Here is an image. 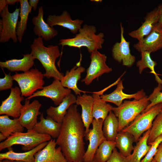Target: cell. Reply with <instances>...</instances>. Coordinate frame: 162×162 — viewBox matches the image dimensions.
Here are the masks:
<instances>
[{
  "label": "cell",
  "mask_w": 162,
  "mask_h": 162,
  "mask_svg": "<svg viewBox=\"0 0 162 162\" xmlns=\"http://www.w3.org/2000/svg\"><path fill=\"white\" fill-rule=\"evenodd\" d=\"M77 106L73 104L68 110L56 140L68 162H83L85 152V127Z\"/></svg>",
  "instance_id": "6da1fadb"
},
{
  "label": "cell",
  "mask_w": 162,
  "mask_h": 162,
  "mask_svg": "<svg viewBox=\"0 0 162 162\" xmlns=\"http://www.w3.org/2000/svg\"><path fill=\"white\" fill-rule=\"evenodd\" d=\"M30 47V53L35 59L40 62L45 70L44 76L48 79L53 77L61 81L64 75L58 70L55 65L56 59L61 55L58 46L51 45L45 46L43 39L38 37L34 39Z\"/></svg>",
  "instance_id": "7a4b0ae2"
},
{
  "label": "cell",
  "mask_w": 162,
  "mask_h": 162,
  "mask_svg": "<svg viewBox=\"0 0 162 162\" xmlns=\"http://www.w3.org/2000/svg\"><path fill=\"white\" fill-rule=\"evenodd\" d=\"M78 32L73 38L60 39L58 45L79 48L85 47L90 53L102 48L104 34L103 32L96 34L94 26L85 24Z\"/></svg>",
  "instance_id": "3957f363"
},
{
  "label": "cell",
  "mask_w": 162,
  "mask_h": 162,
  "mask_svg": "<svg viewBox=\"0 0 162 162\" xmlns=\"http://www.w3.org/2000/svg\"><path fill=\"white\" fill-rule=\"evenodd\" d=\"M150 102L147 96L133 100H125L119 106L113 107L112 111L118 118V132L128 126L146 108Z\"/></svg>",
  "instance_id": "277c9868"
},
{
  "label": "cell",
  "mask_w": 162,
  "mask_h": 162,
  "mask_svg": "<svg viewBox=\"0 0 162 162\" xmlns=\"http://www.w3.org/2000/svg\"><path fill=\"white\" fill-rule=\"evenodd\" d=\"M51 137L50 135L38 134L32 130L25 133H15L0 143V151L14 145H20L22 146V150L29 151L43 142H49Z\"/></svg>",
  "instance_id": "5b68a950"
},
{
  "label": "cell",
  "mask_w": 162,
  "mask_h": 162,
  "mask_svg": "<svg viewBox=\"0 0 162 162\" xmlns=\"http://www.w3.org/2000/svg\"><path fill=\"white\" fill-rule=\"evenodd\" d=\"M44 74L36 68H32L23 73H17L12 76L16 81L21 92V96L30 97L39 89H42L45 84Z\"/></svg>",
  "instance_id": "8992f818"
},
{
  "label": "cell",
  "mask_w": 162,
  "mask_h": 162,
  "mask_svg": "<svg viewBox=\"0 0 162 162\" xmlns=\"http://www.w3.org/2000/svg\"><path fill=\"white\" fill-rule=\"evenodd\" d=\"M161 109L160 103L142 112L122 131L132 134L134 137L135 142H137L145 132L151 129L154 120L161 112Z\"/></svg>",
  "instance_id": "52a82bcc"
},
{
  "label": "cell",
  "mask_w": 162,
  "mask_h": 162,
  "mask_svg": "<svg viewBox=\"0 0 162 162\" xmlns=\"http://www.w3.org/2000/svg\"><path fill=\"white\" fill-rule=\"evenodd\" d=\"M20 8H16L12 13L9 11L7 5L0 14V42L6 43L11 39L14 43L18 41L16 27L20 15Z\"/></svg>",
  "instance_id": "ba28073f"
},
{
  "label": "cell",
  "mask_w": 162,
  "mask_h": 162,
  "mask_svg": "<svg viewBox=\"0 0 162 162\" xmlns=\"http://www.w3.org/2000/svg\"><path fill=\"white\" fill-rule=\"evenodd\" d=\"M104 121L101 119H93L92 123V128L85 134V138L89 140V144L83 156V162L93 161L98 147L106 140L102 130Z\"/></svg>",
  "instance_id": "9c48e42d"
},
{
  "label": "cell",
  "mask_w": 162,
  "mask_h": 162,
  "mask_svg": "<svg viewBox=\"0 0 162 162\" xmlns=\"http://www.w3.org/2000/svg\"><path fill=\"white\" fill-rule=\"evenodd\" d=\"M90 54V65L87 70L85 77L81 81L87 85H90L94 80L103 74L112 70V68L106 64L107 57L105 54H102L98 50L93 51Z\"/></svg>",
  "instance_id": "30bf717a"
},
{
  "label": "cell",
  "mask_w": 162,
  "mask_h": 162,
  "mask_svg": "<svg viewBox=\"0 0 162 162\" xmlns=\"http://www.w3.org/2000/svg\"><path fill=\"white\" fill-rule=\"evenodd\" d=\"M71 92V89L63 86L60 80L54 79L51 84L44 87L40 90L37 91L26 99L30 100L36 97H44L50 98L55 105L58 106Z\"/></svg>",
  "instance_id": "8fae6325"
},
{
  "label": "cell",
  "mask_w": 162,
  "mask_h": 162,
  "mask_svg": "<svg viewBox=\"0 0 162 162\" xmlns=\"http://www.w3.org/2000/svg\"><path fill=\"white\" fill-rule=\"evenodd\" d=\"M20 88L17 86L12 88L9 96L2 101L0 106V115L4 114L14 118H19L23 106L21 102L23 100Z\"/></svg>",
  "instance_id": "7c38bea8"
},
{
  "label": "cell",
  "mask_w": 162,
  "mask_h": 162,
  "mask_svg": "<svg viewBox=\"0 0 162 162\" xmlns=\"http://www.w3.org/2000/svg\"><path fill=\"white\" fill-rule=\"evenodd\" d=\"M121 34L120 42H117L112 48V54L114 59L123 65L131 67L135 61V57L130 53L129 42L126 40L124 36V28L122 23L120 24Z\"/></svg>",
  "instance_id": "4fadbf2b"
},
{
  "label": "cell",
  "mask_w": 162,
  "mask_h": 162,
  "mask_svg": "<svg viewBox=\"0 0 162 162\" xmlns=\"http://www.w3.org/2000/svg\"><path fill=\"white\" fill-rule=\"evenodd\" d=\"M134 47L138 51L155 52L162 48V26L157 23L150 33L134 44Z\"/></svg>",
  "instance_id": "5bb4252c"
},
{
  "label": "cell",
  "mask_w": 162,
  "mask_h": 162,
  "mask_svg": "<svg viewBox=\"0 0 162 162\" xmlns=\"http://www.w3.org/2000/svg\"><path fill=\"white\" fill-rule=\"evenodd\" d=\"M41 106L38 100L30 103L29 100L25 99L18 118L20 124L27 130H32L37 122L38 116L41 114L39 111Z\"/></svg>",
  "instance_id": "9a60e30c"
},
{
  "label": "cell",
  "mask_w": 162,
  "mask_h": 162,
  "mask_svg": "<svg viewBox=\"0 0 162 162\" xmlns=\"http://www.w3.org/2000/svg\"><path fill=\"white\" fill-rule=\"evenodd\" d=\"M56 141L51 139L43 149L34 155V162H68L61 148H56Z\"/></svg>",
  "instance_id": "2e32d148"
},
{
  "label": "cell",
  "mask_w": 162,
  "mask_h": 162,
  "mask_svg": "<svg viewBox=\"0 0 162 162\" xmlns=\"http://www.w3.org/2000/svg\"><path fill=\"white\" fill-rule=\"evenodd\" d=\"M44 11L43 7H38V14L34 16L32 22L34 26L33 31L38 37H41L46 41L52 39L58 35V31L53 27L49 26L44 20Z\"/></svg>",
  "instance_id": "e0dca14e"
},
{
  "label": "cell",
  "mask_w": 162,
  "mask_h": 162,
  "mask_svg": "<svg viewBox=\"0 0 162 162\" xmlns=\"http://www.w3.org/2000/svg\"><path fill=\"white\" fill-rule=\"evenodd\" d=\"M83 20L77 19L73 20L69 14L64 10L59 15H49L46 19V22L50 26H59L69 29L73 34H76L81 28Z\"/></svg>",
  "instance_id": "ac0fdd59"
},
{
  "label": "cell",
  "mask_w": 162,
  "mask_h": 162,
  "mask_svg": "<svg viewBox=\"0 0 162 162\" xmlns=\"http://www.w3.org/2000/svg\"><path fill=\"white\" fill-rule=\"evenodd\" d=\"M124 88L122 81L120 80L117 84L116 89L112 92L108 94H102L100 95V97L106 102L113 103L118 106L122 104L124 99L134 98L139 100L146 96L143 89L134 94H128L123 92Z\"/></svg>",
  "instance_id": "d6986e66"
},
{
  "label": "cell",
  "mask_w": 162,
  "mask_h": 162,
  "mask_svg": "<svg viewBox=\"0 0 162 162\" xmlns=\"http://www.w3.org/2000/svg\"><path fill=\"white\" fill-rule=\"evenodd\" d=\"M159 12L156 8L148 13L144 18L145 21L137 29L128 33L131 38L139 40L148 34L154 26L158 22Z\"/></svg>",
  "instance_id": "ffe728a7"
},
{
  "label": "cell",
  "mask_w": 162,
  "mask_h": 162,
  "mask_svg": "<svg viewBox=\"0 0 162 162\" xmlns=\"http://www.w3.org/2000/svg\"><path fill=\"white\" fill-rule=\"evenodd\" d=\"M40 121L37 122L31 130L38 134L48 135L53 138L57 139L59 134L61 124L49 116H47L44 118L43 113L40 115Z\"/></svg>",
  "instance_id": "44dd1931"
},
{
  "label": "cell",
  "mask_w": 162,
  "mask_h": 162,
  "mask_svg": "<svg viewBox=\"0 0 162 162\" xmlns=\"http://www.w3.org/2000/svg\"><path fill=\"white\" fill-rule=\"evenodd\" d=\"M76 103L82 108L81 114L82 121L85 128V134L89 130L90 125L94 119L92 115L93 99L92 96L84 93L78 95Z\"/></svg>",
  "instance_id": "7402d4cb"
},
{
  "label": "cell",
  "mask_w": 162,
  "mask_h": 162,
  "mask_svg": "<svg viewBox=\"0 0 162 162\" xmlns=\"http://www.w3.org/2000/svg\"><path fill=\"white\" fill-rule=\"evenodd\" d=\"M76 98L72 93L66 96L57 107L50 106L46 110L47 116L56 122L62 124L69 107L76 103Z\"/></svg>",
  "instance_id": "603a6c76"
},
{
  "label": "cell",
  "mask_w": 162,
  "mask_h": 162,
  "mask_svg": "<svg viewBox=\"0 0 162 162\" xmlns=\"http://www.w3.org/2000/svg\"><path fill=\"white\" fill-rule=\"evenodd\" d=\"M20 59H13L0 62L1 68H6L11 72L22 71L26 72L30 70L34 64L35 59L31 54L23 55Z\"/></svg>",
  "instance_id": "cb8c5ba5"
},
{
  "label": "cell",
  "mask_w": 162,
  "mask_h": 162,
  "mask_svg": "<svg viewBox=\"0 0 162 162\" xmlns=\"http://www.w3.org/2000/svg\"><path fill=\"white\" fill-rule=\"evenodd\" d=\"M48 142H43L30 151L23 152H15L11 147L8 148V151L0 154V160L8 159L25 162H34L35 154L45 147Z\"/></svg>",
  "instance_id": "d4e9b609"
},
{
  "label": "cell",
  "mask_w": 162,
  "mask_h": 162,
  "mask_svg": "<svg viewBox=\"0 0 162 162\" xmlns=\"http://www.w3.org/2000/svg\"><path fill=\"white\" fill-rule=\"evenodd\" d=\"M85 70L82 66H74L70 71H67L61 80L62 85L64 87L73 90L76 94L80 95L82 91L77 86L78 81L81 78V74Z\"/></svg>",
  "instance_id": "484cf974"
},
{
  "label": "cell",
  "mask_w": 162,
  "mask_h": 162,
  "mask_svg": "<svg viewBox=\"0 0 162 162\" xmlns=\"http://www.w3.org/2000/svg\"><path fill=\"white\" fill-rule=\"evenodd\" d=\"M94 92L92 96L93 99L92 115L94 119H101L104 120L113 107L102 99L100 95L106 90Z\"/></svg>",
  "instance_id": "4316f807"
},
{
  "label": "cell",
  "mask_w": 162,
  "mask_h": 162,
  "mask_svg": "<svg viewBox=\"0 0 162 162\" xmlns=\"http://www.w3.org/2000/svg\"><path fill=\"white\" fill-rule=\"evenodd\" d=\"M150 130L145 132L136 142L132 153L126 157L127 162H140L148 152L151 147V145L147 143Z\"/></svg>",
  "instance_id": "83f0119b"
},
{
  "label": "cell",
  "mask_w": 162,
  "mask_h": 162,
  "mask_svg": "<svg viewBox=\"0 0 162 162\" xmlns=\"http://www.w3.org/2000/svg\"><path fill=\"white\" fill-rule=\"evenodd\" d=\"M115 142L116 147L123 156L127 157L131 155L134 146L133 143L135 142L134 136L130 133L121 131L118 132Z\"/></svg>",
  "instance_id": "f1b7e54d"
},
{
  "label": "cell",
  "mask_w": 162,
  "mask_h": 162,
  "mask_svg": "<svg viewBox=\"0 0 162 162\" xmlns=\"http://www.w3.org/2000/svg\"><path fill=\"white\" fill-rule=\"evenodd\" d=\"M19 2L20 4V20L18 22L16 31L18 41L21 44L26 30L28 15L32 8L29 4L27 0H19Z\"/></svg>",
  "instance_id": "f546056e"
},
{
  "label": "cell",
  "mask_w": 162,
  "mask_h": 162,
  "mask_svg": "<svg viewBox=\"0 0 162 162\" xmlns=\"http://www.w3.org/2000/svg\"><path fill=\"white\" fill-rule=\"evenodd\" d=\"M119 122L118 118L111 111L103 122L102 130L106 140L115 141L118 132Z\"/></svg>",
  "instance_id": "4dcf8cb0"
},
{
  "label": "cell",
  "mask_w": 162,
  "mask_h": 162,
  "mask_svg": "<svg viewBox=\"0 0 162 162\" xmlns=\"http://www.w3.org/2000/svg\"><path fill=\"white\" fill-rule=\"evenodd\" d=\"M9 116L7 115L0 116V132L7 138L14 133L23 132L24 130L18 118L11 119Z\"/></svg>",
  "instance_id": "1f68e13d"
},
{
  "label": "cell",
  "mask_w": 162,
  "mask_h": 162,
  "mask_svg": "<svg viewBox=\"0 0 162 162\" xmlns=\"http://www.w3.org/2000/svg\"><path fill=\"white\" fill-rule=\"evenodd\" d=\"M151 53L148 51L141 52V59L137 62L136 66L138 68L139 72L140 74H142L145 68H148L149 69L151 73L154 75L155 80L158 84L162 85V80L158 76L154 69L157 63L151 58L150 56Z\"/></svg>",
  "instance_id": "d6a6232c"
},
{
  "label": "cell",
  "mask_w": 162,
  "mask_h": 162,
  "mask_svg": "<svg viewBox=\"0 0 162 162\" xmlns=\"http://www.w3.org/2000/svg\"><path fill=\"white\" fill-rule=\"evenodd\" d=\"M116 147L115 141L105 140L96 150L94 159L97 162H106L110 157Z\"/></svg>",
  "instance_id": "836d02e7"
},
{
  "label": "cell",
  "mask_w": 162,
  "mask_h": 162,
  "mask_svg": "<svg viewBox=\"0 0 162 162\" xmlns=\"http://www.w3.org/2000/svg\"><path fill=\"white\" fill-rule=\"evenodd\" d=\"M161 135H162V113L160 112L153 122L148 140V144L154 142Z\"/></svg>",
  "instance_id": "e575fe53"
},
{
  "label": "cell",
  "mask_w": 162,
  "mask_h": 162,
  "mask_svg": "<svg viewBox=\"0 0 162 162\" xmlns=\"http://www.w3.org/2000/svg\"><path fill=\"white\" fill-rule=\"evenodd\" d=\"M162 85L158 84L152 93L148 97L150 103L143 112L146 111L152 107L162 103Z\"/></svg>",
  "instance_id": "d590c367"
},
{
  "label": "cell",
  "mask_w": 162,
  "mask_h": 162,
  "mask_svg": "<svg viewBox=\"0 0 162 162\" xmlns=\"http://www.w3.org/2000/svg\"><path fill=\"white\" fill-rule=\"evenodd\" d=\"M162 142V135H161L154 142L148 144V145H151V147L145 157L141 160L140 162H151L157 152L159 145Z\"/></svg>",
  "instance_id": "8d00e7d4"
},
{
  "label": "cell",
  "mask_w": 162,
  "mask_h": 162,
  "mask_svg": "<svg viewBox=\"0 0 162 162\" xmlns=\"http://www.w3.org/2000/svg\"><path fill=\"white\" fill-rule=\"evenodd\" d=\"M4 77L0 79V91H2L11 89L13 85L14 80L10 73L8 74H4Z\"/></svg>",
  "instance_id": "74e56055"
},
{
  "label": "cell",
  "mask_w": 162,
  "mask_h": 162,
  "mask_svg": "<svg viewBox=\"0 0 162 162\" xmlns=\"http://www.w3.org/2000/svg\"><path fill=\"white\" fill-rule=\"evenodd\" d=\"M106 162H127L126 157L117 151L116 148L114 149L110 158Z\"/></svg>",
  "instance_id": "f35d334b"
},
{
  "label": "cell",
  "mask_w": 162,
  "mask_h": 162,
  "mask_svg": "<svg viewBox=\"0 0 162 162\" xmlns=\"http://www.w3.org/2000/svg\"><path fill=\"white\" fill-rule=\"evenodd\" d=\"M19 0H0V13L7 5H14L15 3L19 2Z\"/></svg>",
  "instance_id": "ab89813d"
},
{
  "label": "cell",
  "mask_w": 162,
  "mask_h": 162,
  "mask_svg": "<svg viewBox=\"0 0 162 162\" xmlns=\"http://www.w3.org/2000/svg\"><path fill=\"white\" fill-rule=\"evenodd\" d=\"M154 159L156 162H162V142L159 145Z\"/></svg>",
  "instance_id": "60d3db41"
},
{
  "label": "cell",
  "mask_w": 162,
  "mask_h": 162,
  "mask_svg": "<svg viewBox=\"0 0 162 162\" xmlns=\"http://www.w3.org/2000/svg\"><path fill=\"white\" fill-rule=\"evenodd\" d=\"M38 0H30L28 2L30 5L33 8V10L35 11L37 8V5L39 2Z\"/></svg>",
  "instance_id": "b9f144b4"
},
{
  "label": "cell",
  "mask_w": 162,
  "mask_h": 162,
  "mask_svg": "<svg viewBox=\"0 0 162 162\" xmlns=\"http://www.w3.org/2000/svg\"><path fill=\"white\" fill-rule=\"evenodd\" d=\"M157 8L159 12V17L158 23L159 25L162 26V4L159 5Z\"/></svg>",
  "instance_id": "7bdbcfd3"
},
{
  "label": "cell",
  "mask_w": 162,
  "mask_h": 162,
  "mask_svg": "<svg viewBox=\"0 0 162 162\" xmlns=\"http://www.w3.org/2000/svg\"><path fill=\"white\" fill-rule=\"evenodd\" d=\"M0 162H25L22 161L13 160L8 159H4L0 160Z\"/></svg>",
  "instance_id": "ee69618b"
},
{
  "label": "cell",
  "mask_w": 162,
  "mask_h": 162,
  "mask_svg": "<svg viewBox=\"0 0 162 162\" xmlns=\"http://www.w3.org/2000/svg\"><path fill=\"white\" fill-rule=\"evenodd\" d=\"M7 139L4 135L2 134L1 133H0V141L2 142L3 140H5Z\"/></svg>",
  "instance_id": "f6af8a7d"
},
{
  "label": "cell",
  "mask_w": 162,
  "mask_h": 162,
  "mask_svg": "<svg viewBox=\"0 0 162 162\" xmlns=\"http://www.w3.org/2000/svg\"><path fill=\"white\" fill-rule=\"evenodd\" d=\"M91 1H93V2H100L102 1V0H91Z\"/></svg>",
  "instance_id": "bcb514c9"
},
{
  "label": "cell",
  "mask_w": 162,
  "mask_h": 162,
  "mask_svg": "<svg viewBox=\"0 0 162 162\" xmlns=\"http://www.w3.org/2000/svg\"><path fill=\"white\" fill-rule=\"evenodd\" d=\"M161 109L160 112L162 113V103H161Z\"/></svg>",
  "instance_id": "7dc6e473"
},
{
  "label": "cell",
  "mask_w": 162,
  "mask_h": 162,
  "mask_svg": "<svg viewBox=\"0 0 162 162\" xmlns=\"http://www.w3.org/2000/svg\"><path fill=\"white\" fill-rule=\"evenodd\" d=\"M151 162H156V161L154 160V159H153Z\"/></svg>",
  "instance_id": "c3c4849f"
},
{
  "label": "cell",
  "mask_w": 162,
  "mask_h": 162,
  "mask_svg": "<svg viewBox=\"0 0 162 162\" xmlns=\"http://www.w3.org/2000/svg\"><path fill=\"white\" fill-rule=\"evenodd\" d=\"M92 162H97L94 159V160H93V161H92Z\"/></svg>",
  "instance_id": "681fc988"
}]
</instances>
